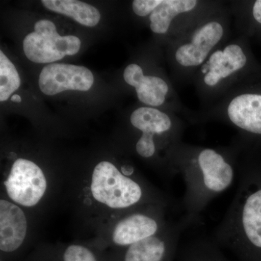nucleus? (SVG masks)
I'll return each mask as SVG.
<instances>
[{
  "instance_id": "obj_8",
  "label": "nucleus",
  "mask_w": 261,
  "mask_h": 261,
  "mask_svg": "<svg viewBox=\"0 0 261 261\" xmlns=\"http://www.w3.org/2000/svg\"><path fill=\"white\" fill-rule=\"evenodd\" d=\"M195 225L183 216L177 221L171 220L158 234L126 248L99 251L101 257L102 261H173L178 254L182 234Z\"/></svg>"
},
{
  "instance_id": "obj_5",
  "label": "nucleus",
  "mask_w": 261,
  "mask_h": 261,
  "mask_svg": "<svg viewBox=\"0 0 261 261\" xmlns=\"http://www.w3.org/2000/svg\"><path fill=\"white\" fill-rule=\"evenodd\" d=\"M169 209L157 204L134 207L110 219L86 240L99 251L126 248L162 231L171 221Z\"/></svg>"
},
{
  "instance_id": "obj_3",
  "label": "nucleus",
  "mask_w": 261,
  "mask_h": 261,
  "mask_svg": "<svg viewBox=\"0 0 261 261\" xmlns=\"http://www.w3.org/2000/svg\"><path fill=\"white\" fill-rule=\"evenodd\" d=\"M245 151L238 190L211 239L238 261H261V156L252 147Z\"/></svg>"
},
{
  "instance_id": "obj_11",
  "label": "nucleus",
  "mask_w": 261,
  "mask_h": 261,
  "mask_svg": "<svg viewBox=\"0 0 261 261\" xmlns=\"http://www.w3.org/2000/svg\"><path fill=\"white\" fill-rule=\"evenodd\" d=\"M80 38L61 36L56 25L49 20H40L34 25V32L23 40V51L29 61L36 63H50L66 56H74L81 48Z\"/></svg>"
},
{
  "instance_id": "obj_16",
  "label": "nucleus",
  "mask_w": 261,
  "mask_h": 261,
  "mask_svg": "<svg viewBox=\"0 0 261 261\" xmlns=\"http://www.w3.org/2000/svg\"><path fill=\"white\" fill-rule=\"evenodd\" d=\"M195 0H161L159 6L149 16V27L154 34H166L173 20L184 14L192 13L197 8Z\"/></svg>"
},
{
  "instance_id": "obj_21",
  "label": "nucleus",
  "mask_w": 261,
  "mask_h": 261,
  "mask_svg": "<svg viewBox=\"0 0 261 261\" xmlns=\"http://www.w3.org/2000/svg\"><path fill=\"white\" fill-rule=\"evenodd\" d=\"M161 0H135L132 2V10L136 15L146 17L152 13Z\"/></svg>"
},
{
  "instance_id": "obj_22",
  "label": "nucleus",
  "mask_w": 261,
  "mask_h": 261,
  "mask_svg": "<svg viewBox=\"0 0 261 261\" xmlns=\"http://www.w3.org/2000/svg\"><path fill=\"white\" fill-rule=\"evenodd\" d=\"M11 99V101H13V102H20L22 100L21 97H20L18 94H14V95L12 96L11 99Z\"/></svg>"
},
{
  "instance_id": "obj_19",
  "label": "nucleus",
  "mask_w": 261,
  "mask_h": 261,
  "mask_svg": "<svg viewBox=\"0 0 261 261\" xmlns=\"http://www.w3.org/2000/svg\"><path fill=\"white\" fill-rule=\"evenodd\" d=\"M20 86L18 70L5 53L0 51V101L8 100Z\"/></svg>"
},
{
  "instance_id": "obj_10",
  "label": "nucleus",
  "mask_w": 261,
  "mask_h": 261,
  "mask_svg": "<svg viewBox=\"0 0 261 261\" xmlns=\"http://www.w3.org/2000/svg\"><path fill=\"white\" fill-rule=\"evenodd\" d=\"M261 71L251 53L243 43L231 42L213 51L201 66L204 87L214 89L236 75L247 76Z\"/></svg>"
},
{
  "instance_id": "obj_18",
  "label": "nucleus",
  "mask_w": 261,
  "mask_h": 261,
  "mask_svg": "<svg viewBox=\"0 0 261 261\" xmlns=\"http://www.w3.org/2000/svg\"><path fill=\"white\" fill-rule=\"evenodd\" d=\"M178 261H231L211 238L197 237L179 245Z\"/></svg>"
},
{
  "instance_id": "obj_1",
  "label": "nucleus",
  "mask_w": 261,
  "mask_h": 261,
  "mask_svg": "<svg viewBox=\"0 0 261 261\" xmlns=\"http://www.w3.org/2000/svg\"><path fill=\"white\" fill-rule=\"evenodd\" d=\"M62 203L70 211L75 232L88 240L105 223L124 211L149 204L171 208L174 200L132 163L99 159L66 168Z\"/></svg>"
},
{
  "instance_id": "obj_2",
  "label": "nucleus",
  "mask_w": 261,
  "mask_h": 261,
  "mask_svg": "<svg viewBox=\"0 0 261 261\" xmlns=\"http://www.w3.org/2000/svg\"><path fill=\"white\" fill-rule=\"evenodd\" d=\"M215 149L178 143L168 155L170 177L180 174L185 185L181 201L185 215L195 224L207 205L233 185L238 173L237 154L243 147Z\"/></svg>"
},
{
  "instance_id": "obj_9",
  "label": "nucleus",
  "mask_w": 261,
  "mask_h": 261,
  "mask_svg": "<svg viewBox=\"0 0 261 261\" xmlns=\"http://www.w3.org/2000/svg\"><path fill=\"white\" fill-rule=\"evenodd\" d=\"M247 79L228 101L225 116L243 136L245 145L255 148L261 145V71Z\"/></svg>"
},
{
  "instance_id": "obj_20",
  "label": "nucleus",
  "mask_w": 261,
  "mask_h": 261,
  "mask_svg": "<svg viewBox=\"0 0 261 261\" xmlns=\"http://www.w3.org/2000/svg\"><path fill=\"white\" fill-rule=\"evenodd\" d=\"M247 29L252 34L261 35V0L249 3L245 11Z\"/></svg>"
},
{
  "instance_id": "obj_12",
  "label": "nucleus",
  "mask_w": 261,
  "mask_h": 261,
  "mask_svg": "<svg viewBox=\"0 0 261 261\" xmlns=\"http://www.w3.org/2000/svg\"><path fill=\"white\" fill-rule=\"evenodd\" d=\"M224 24L219 19H211L197 27L178 43L175 61L184 68L202 66L224 39Z\"/></svg>"
},
{
  "instance_id": "obj_14",
  "label": "nucleus",
  "mask_w": 261,
  "mask_h": 261,
  "mask_svg": "<svg viewBox=\"0 0 261 261\" xmlns=\"http://www.w3.org/2000/svg\"><path fill=\"white\" fill-rule=\"evenodd\" d=\"M28 261H102L100 252L87 240L69 243H39Z\"/></svg>"
},
{
  "instance_id": "obj_13",
  "label": "nucleus",
  "mask_w": 261,
  "mask_h": 261,
  "mask_svg": "<svg viewBox=\"0 0 261 261\" xmlns=\"http://www.w3.org/2000/svg\"><path fill=\"white\" fill-rule=\"evenodd\" d=\"M94 75L84 66L51 63L44 66L39 77V87L46 95H56L66 90L87 92L94 84Z\"/></svg>"
},
{
  "instance_id": "obj_7",
  "label": "nucleus",
  "mask_w": 261,
  "mask_h": 261,
  "mask_svg": "<svg viewBox=\"0 0 261 261\" xmlns=\"http://www.w3.org/2000/svg\"><path fill=\"white\" fill-rule=\"evenodd\" d=\"M42 219L0 195V252L2 259L13 258L39 238Z\"/></svg>"
},
{
  "instance_id": "obj_6",
  "label": "nucleus",
  "mask_w": 261,
  "mask_h": 261,
  "mask_svg": "<svg viewBox=\"0 0 261 261\" xmlns=\"http://www.w3.org/2000/svg\"><path fill=\"white\" fill-rule=\"evenodd\" d=\"M130 123L140 133L134 141L135 154L169 178L168 155L181 142V127L167 113L152 107L137 108L130 115Z\"/></svg>"
},
{
  "instance_id": "obj_15",
  "label": "nucleus",
  "mask_w": 261,
  "mask_h": 261,
  "mask_svg": "<svg viewBox=\"0 0 261 261\" xmlns=\"http://www.w3.org/2000/svg\"><path fill=\"white\" fill-rule=\"evenodd\" d=\"M123 79L135 87L139 100L149 107H159L166 102L169 86L164 80L155 75H146L140 65L132 63L125 68Z\"/></svg>"
},
{
  "instance_id": "obj_4",
  "label": "nucleus",
  "mask_w": 261,
  "mask_h": 261,
  "mask_svg": "<svg viewBox=\"0 0 261 261\" xmlns=\"http://www.w3.org/2000/svg\"><path fill=\"white\" fill-rule=\"evenodd\" d=\"M2 169L0 195L44 220L62 203L66 168H58L10 150Z\"/></svg>"
},
{
  "instance_id": "obj_17",
  "label": "nucleus",
  "mask_w": 261,
  "mask_h": 261,
  "mask_svg": "<svg viewBox=\"0 0 261 261\" xmlns=\"http://www.w3.org/2000/svg\"><path fill=\"white\" fill-rule=\"evenodd\" d=\"M42 3L47 10L70 17L85 27H95L100 20L97 8L78 0H43Z\"/></svg>"
}]
</instances>
